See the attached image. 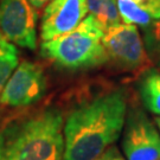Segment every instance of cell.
<instances>
[{"label":"cell","mask_w":160,"mask_h":160,"mask_svg":"<svg viewBox=\"0 0 160 160\" xmlns=\"http://www.w3.org/2000/svg\"><path fill=\"white\" fill-rule=\"evenodd\" d=\"M127 97L109 89L76 103L64 116L63 160H95L120 138Z\"/></svg>","instance_id":"cell-1"},{"label":"cell","mask_w":160,"mask_h":160,"mask_svg":"<svg viewBox=\"0 0 160 160\" xmlns=\"http://www.w3.org/2000/svg\"><path fill=\"white\" fill-rule=\"evenodd\" d=\"M64 114L45 107L0 128V160H63Z\"/></svg>","instance_id":"cell-2"},{"label":"cell","mask_w":160,"mask_h":160,"mask_svg":"<svg viewBox=\"0 0 160 160\" xmlns=\"http://www.w3.org/2000/svg\"><path fill=\"white\" fill-rule=\"evenodd\" d=\"M104 30L88 16L72 31L48 42H42V56L59 68L84 70L108 62L102 39Z\"/></svg>","instance_id":"cell-3"},{"label":"cell","mask_w":160,"mask_h":160,"mask_svg":"<svg viewBox=\"0 0 160 160\" xmlns=\"http://www.w3.org/2000/svg\"><path fill=\"white\" fill-rule=\"evenodd\" d=\"M122 131L126 160H160V133L141 107L127 109Z\"/></svg>","instance_id":"cell-4"},{"label":"cell","mask_w":160,"mask_h":160,"mask_svg":"<svg viewBox=\"0 0 160 160\" xmlns=\"http://www.w3.org/2000/svg\"><path fill=\"white\" fill-rule=\"evenodd\" d=\"M108 61L125 70H139L146 67L149 57L137 26L119 24L106 30L102 39Z\"/></svg>","instance_id":"cell-5"},{"label":"cell","mask_w":160,"mask_h":160,"mask_svg":"<svg viewBox=\"0 0 160 160\" xmlns=\"http://www.w3.org/2000/svg\"><path fill=\"white\" fill-rule=\"evenodd\" d=\"M48 90L45 72L39 64L22 62L8 78L0 95V103L12 108H24L37 103Z\"/></svg>","instance_id":"cell-6"},{"label":"cell","mask_w":160,"mask_h":160,"mask_svg":"<svg viewBox=\"0 0 160 160\" xmlns=\"http://www.w3.org/2000/svg\"><path fill=\"white\" fill-rule=\"evenodd\" d=\"M0 33L14 45L36 49L37 12L29 0H0Z\"/></svg>","instance_id":"cell-7"},{"label":"cell","mask_w":160,"mask_h":160,"mask_svg":"<svg viewBox=\"0 0 160 160\" xmlns=\"http://www.w3.org/2000/svg\"><path fill=\"white\" fill-rule=\"evenodd\" d=\"M87 13V0H51L42 18V42L51 40L72 31L83 22Z\"/></svg>","instance_id":"cell-8"},{"label":"cell","mask_w":160,"mask_h":160,"mask_svg":"<svg viewBox=\"0 0 160 160\" xmlns=\"http://www.w3.org/2000/svg\"><path fill=\"white\" fill-rule=\"evenodd\" d=\"M139 95L143 107L152 114L160 116V72L148 70L139 82Z\"/></svg>","instance_id":"cell-9"},{"label":"cell","mask_w":160,"mask_h":160,"mask_svg":"<svg viewBox=\"0 0 160 160\" xmlns=\"http://www.w3.org/2000/svg\"><path fill=\"white\" fill-rule=\"evenodd\" d=\"M87 7L104 31L121 24L116 0H87Z\"/></svg>","instance_id":"cell-10"},{"label":"cell","mask_w":160,"mask_h":160,"mask_svg":"<svg viewBox=\"0 0 160 160\" xmlns=\"http://www.w3.org/2000/svg\"><path fill=\"white\" fill-rule=\"evenodd\" d=\"M18 62L19 53L16 45L2 37L0 39V95L8 78L18 67Z\"/></svg>","instance_id":"cell-11"},{"label":"cell","mask_w":160,"mask_h":160,"mask_svg":"<svg viewBox=\"0 0 160 160\" xmlns=\"http://www.w3.org/2000/svg\"><path fill=\"white\" fill-rule=\"evenodd\" d=\"M120 12L121 20L125 24H132L135 26L146 28L153 22L147 12L134 0H116Z\"/></svg>","instance_id":"cell-12"},{"label":"cell","mask_w":160,"mask_h":160,"mask_svg":"<svg viewBox=\"0 0 160 160\" xmlns=\"http://www.w3.org/2000/svg\"><path fill=\"white\" fill-rule=\"evenodd\" d=\"M143 44L151 59L160 58V19L153 20L148 26L143 28Z\"/></svg>","instance_id":"cell-13"},{"label":"cell","mask_w":160,"mask_h":160,"mask_svg":"<svg viewBox=\"0 0 160 160\" xmlns=\"http://www.w3.org/2000/svg\"><path fill=\"white\" fill-rule=\"evenodd\" d=\"M140 6L148 13L153 20L160 19V0H146Z\"/></svg>","instance_id":"cell-14"},{"label":"cell","mask_w":160,"mask_h":160,"mask_svg":"<svg viewBox=\"0 0 160 160\" xmlns=\"http://www.w3.org/2000/svg\"><path fill=\"white\" fill-rule=\"evenodd\" d=\"M95 160H125L116 146H110Z\"/></svg>","instance_id":"cell-15"},{"label":"cell","mask_w":160,"mask_h":160,"mask_svg":"<svg viewBox=\"0 0 160 160\" xmlns=\"http://www.w3.org/2000/svg\"><path fill=\"white\" fill-rule=\"evenodd\" d=\"M29 1L34 8H42L48 2V0H29Z\"/></svg>","instance_id":"cell-16"},{"label":"cell","mask_w":160,"mask_h":160,"mask_svg":"<svg viewBox=\"0 0 160 160\" xmlns=\"http://www.w3.org/2000/svg\"><path fill=\"white\" fill-rule=\"evenodd\" d=\"M155 125H157V127H158V129H159V132H160V116L155 119Z\"/></svg>","instance_id":"cell-17"},{"label":"cell","mask_w":160,"mask_h":160,"mask_svg":"<svg viewBox=\"0 0 160 160\" xmlns=\"http://www.w3.org/2000/svg\"><path fill=\"white\" fill-rule=\"evenodd\" d=\"M134 1H135V2H138L139 5H141V4H143V2L146 1V0H134Z\"/></svg>","instance_id":"cell-18"},{"label":"cell","mask_w":160,"mask_h":160,"mask_svg":"<svg viewBox=\"0 0 160 160\" xmlns=\"http://www.w3.org/2000/svg\"><path fill=\"white\" fill-rule=\"evenodd\" d=\"M158 67H159V69H160V58L158 59Z\"/></svg>","instance_id":"cell-19"},{"label":"cell","mask_w":160,"mask_h":160,"mask_svg":"<svg viewBox=\"0 0 160 160\" xmlns=\"http://www.w3.org/2000/svg\"><path fill=\"white\" fill-rule=\"evenodd\" d=\"M1 38H2V37H1V34H0V39H1Z\"/></svg>","instance_id":"cell-20"}]
</instances>
